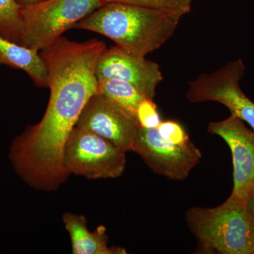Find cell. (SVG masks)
<instances>
[{
  "label": "cell",
  "mask_w": 254,
  "mask_h": 254,
  "mask_svg": "<svg viewBox=\"0 0 254 254\" xmlns=\"http://www.w3.org/2000/svg\"><path fill=\"white\" fill-rule=\"evenodd\" d=\"M104 42L61 37L40 51L48 76L49 102L41 121L28 127L11 144L15 171L33 188L56 190L69 175L63 165L68 137L88 100L98 91L96 64Z\"/></svg>",
  "instance_id": "obj_1"
},
{
  "label": "cell",
  "mask_w": 254,
  "mask_h": 254,
  "mask_svg": "<svg viewBox=\"0 0 254 254\" xmlns=\"http://www.w3.org/2000/svg\"><path fill=\"white\" fill-rule=\"evenodd\" d=\"M182 17L138 5L107 2L73 28L99 33L128 53L145 57L171 38Z\"/></svg>",
  "instance_id": "obj_2"
},
{
  "label": "cell",
  "mask_w": 254,
  "mask_h": 254,
  "mask_svg": "<svg viewBox=\"0 0 254 254\" xmlns=\"http://www.w3.org/2000/svg\"><path fill=\"white\" fill-rule=\"evenodd\" d=\"M185 220L198 253L254 254V216L235 195L215 208H190Z\"/></svg>",
  "instance_id": "obj_3"
},
{
  "label": "cell",
  "mask_w": 254,
  "mask_h": 254,
  "mask_svg": "<svg viewBox=\"0 0 254 254\" xmlns=\"http://www.w3.org/2000/svg\"><path fill=\"white\" fill-rule=\"evenodd\" d=\"M103 4L104 0H43L21 7V46L41 51Z\"/></svg>",
  "instance_id": "obj_4"
},
{
  "label": "cell",
  "mask_w": 254,
  "mask_h": 254,
  "mask_svg": "<svg viewBox=\"0 0 254 254\" xmlns=\"http://www.w3.org/2000/svg\"><path fill=\"white\" fill-rule=\"evenodd\" d=\"M126 153L108 140L75 127L64 149V168L68 175L92 180L118 178L125 172Z\"/></svg>",
  "instance_id": "obj_5"
},
{
  "label": "cell",
  "mask_w": 254,
  "mask_h": 254,
  "mask_svg": "<svg viewBox=\"0 0 254 254\" xmlns=\"http://www.w3.org/2000/svg\"><path fill=\"white\" fill-rule=\"evenodd\" d=\"M245 66L237 60L210 73H203L190 81L187 92L190 103L213 101L225 105L231 115L248 124L254 131V102L241 89Z\"/></svg>",
  "instance_id": "obj_6"
},
{
  "label": "cell",
  "mask_w": 254,
  "mask_h": 254,
  "mask_svg": "<svg viewBox=\"0 0 254 254\" xmlns=\"http://www.w3.org/2000/svg\"><path fill=\"white\" fill-rule=\"evenodd\" d=\"M133 151L139 155L154 173L173 180H183L202 158L191 141L180 143L165 138L157 128L140 127Z\"/></svg>",
  "instance_id": "obj_7"
},
{
  "label": "cell",
  "mask_w": 254,
  "mask_h": 254,
  "mask_svg": "<svg viewBox=\"0 0 254 254\" xmlns=\"http://www.w3.org/2000/svg\"><path fill=\"white\" fill-rule=\"evenodd\" d=\"M92 132L124 151H133L140 126L134 118L96 93L88 100L76 126Z\"/></svg>",
  "instance_id": "obj_8"
},
{
  "label": "cell",
  "mask_w": 254,
  "mask_h": 254,
  "mask_svg": "<svg viewBox=\"0 0 254 254\" xmlns=\"http://www.w3.org/2000/svg\"><path fill=\"white\" fill-rule=\"evenodd\" d=\"M208 131L220 136L230 148L233 164L231 194L247 202L254 192V131L233 115L209 123Z\"/></svg>",
  "instance_id": "obj_9"
},
{
  "label": "cell",
  "mask_w": 254,
  "mask_h": 254,
  "mask_svg": "<svg viewBox=\"0 0 254 254\" xmlns=\"http://www.w3.org/2000/svg\"><path fill=\"white\" fill-rule=\"evenodd\" d=\"M98 79H118L136 88L145 98L154 99L156 88L163 79L154 62L128 53L118 46L106 48L96 64Z\"/></svg>",
  "instance_id": "obj_10"
},
{
  "label": "cell",
  "mask_w": 254,
  "mask_h": 254,
  "mask_svg": "<svg viewBox=\"0 0 254 254\" xmlns=\"http://www.w3.org/2000/svg\"><path fill=\"white\" fill-rule=\"evenodd\" d=\"M63 220L69 234L73 254H127L126 250L122 247L108 246L107 229L103 225L90 232L84 215L66 213L64 214Z\"/></svg>",
  "instance_id": "obj_11"
},
{
  "label": "cell",
  "mask_w": 254,
  "mask_h": 254,
  "mask_svg": "<svg viewBox=\"0 0 254 254\" xmlns=\"http://www.w3.org/2000/svg\"><path fill=\"white\" fill-rule=\"evenodd\" d=\"M0 65L22 70L37 86L48 88V71L39 51L0 36Z\"/></svg>",
  "instance_id": "obj_12"
},
{
  "label": "cell",
  "mask_w": 254,
  "mask_h": 254,
  "mask_svg": "<svg viewBox=\"0 0 254 254\" xmlns=\"http://www.w3.org/2000/svg\"><path fill=\"white\" fill-rule=\"evenodd\" d=\"M98 80L97 93L103 95L136 120L138 105L146 98L126 81L112 78Z\"/></svg>",
  "instance_id": "obj_13"
},
{
  "label": "cell",
  "mask_w": 254,
  "mask_h": 254,
  "mask_svg": "<svg viewBox=\"0 0 254 254\" xmlns=\"http://www.w3.org/2000/svg\"><path fill=\"white\" fill-rule=\"evenodd\" d=\"M21 6L16 0H0V36L21 45Z\"/></svg>",
  "instance_id": "obj_14"
},
{
  "label": "cell",
  "mask_w": 254,
  "mask_h": 254,
  "mask_svg": "<svg viewBox=\"0 0 254 254\" xmlns=\"http://www.w3.org/2000/svg\"><path fill=\"white\" fill-rule=\"evenodd\" d=\"M104 1L105 3L122 2L138 5L183 16L190 12L193 0H104Z\"/></svg>",
  "instance_id": "obj_15"
},
{
  "label": "cell",
  "mask_w": 254,
  "mask_h": 254,
  "mask_svg": "<svg viewBox=\"0 0 254 254\" xmlns=\"http://www.w3.org/2000/svg\"><path fill=\"white\" fill-rule=\"evenodd\" d=\"M136 120L142 128H157L162 120L153 100H142L137 108Z\"/></svg>",
  "instance_id": "obj_16"
},
{
  "label": "cell",
  "mask_w": 254,
  "mask_h": 254,
  "mask_svg": "<svg viewBox=\"0 0 254 254\" xmlns=\"http://www.w3.org/2000/svg\"><path fill=\"white\" fill-rule=\"evenodd\" d=\"M157 129L165 138L176 143H184L190 141V136L180 123L172 120L162 121Z\"/></svg>",
  "instance_id": "obj_17"
},
{
  "label": "cell",
  "mask_w": 254,
  "mask_h": 254,
  "mask_svg": "<svg viewBox=\"0 0 254 254\" xmlns=\"http://www.w3.org/2000/svg\"><path fill=\"white\" fill-rule=\"evenodd\" d=\"M16 1L21 7H23V6L37 4V3L41 2L43 0H16Z\"/></svg>",
  "instance_id": "obj_18"
},
{
  "label": "cell",
  "mask_w": 254,
  "mask_h": 254,
  "mask_svg": "<svg viewBox=\"0 0 254 254\" xmlns=\"http://www.w3.org/2000/svg\"><path fill=\"white\" fill-rule=\"evenodd\" d=\"M247 205L249 210H250L251 213L254 216V192L247 200Z\"/></svg>",
  "instance_id": "obj_19"
}]
</instances>
